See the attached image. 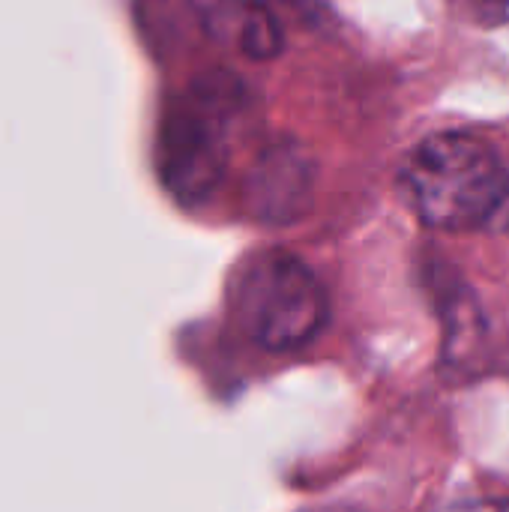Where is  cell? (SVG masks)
<instances>
[{
    "label": "cell",
    "mask_w": 509,
    "mask_h": 512,
    "mask_svg": "<svg viewBox=\"0 0 509 512\" xmlns=\"http://www.w3.org/2000/svg\"><path fill=\"white\" fill-rule=\"evenodd\" d=\"M240 330L264 351H297L321 336L330 297L321 279L291 252L267 249L240 267L231 285Z\"/></svg>",
    "instance_id": "2"
},
{
    "label": "cell",
    "mask_w": 509,
    "mask_h": 512,
    "mask_svg": "<svg viewBox=\"0 0 509 512\" xmlns=\"http://www.w3.org/2000/svg\"><path fill=\"white\" fill-rule=\"evenodd\" d=\"M402 186L411 210L438 231H477L507 204L509 177L498 153L477 135L438 132L408 156Z\"/></svg>",
    "instance_id": "1"
},
{
    "label": "cell",
    "mask_w": 509,
    "mask_h": 512,
    "mask_svg": "<svg viewBox=\"0 0 509 512\" xmlns=\"http://www.w3.org/2000/svg\"><path fill=\"white\" fill-rule=\"evenodd\" d=\"M444 512H509V501H471V504H459V507H450Z\"/></svg>",
    "instance_id": "6"
},
{
    "label": "cell",
    "mask_w": 509,
    "mask_h": 512,
    "mask_svg": "<svg viewBox=\"0 0 509 512\" xmlns=\"http://www.w3.org/2000/svg\"><path fill=\"white\" fill-rule=\"evenodd\" d=\"M159 165L165 186L183 204L210 198L225 171V138L216 111L204 96L180 102L165 126L159 144Z\"/></svg>",
    "instance_id": "3"
},
{
    "label": "cell",
    "mask_w": 509,
    "mask_h": 512,
    "mask_svg": "<svg viewBox=\"0 0 509 512\" xmlns=\"http://www.w3.org/2000/svg\"><path fill=\"white\" fill-rule=\"evenodd\" d=\"M312 186V156L294 141H279L264 147V153L255 159L246 183V201L261 222L288 225L306 213L312 201Z\"/></svg>",
    "instance_id": "4"
},
{
    "label": "cell",
    "mask_w": 509,
    "mask_h": 512,
    "mask_svg": "<svg viewBox=\"0 0 509 512\" xmlns=\"http://www.w3.org/2000/svg\"><path fill=\"white\" fill-rule=\"evenodd\" d=\"M201 30L246 60H273L282 51V27L264 0H186Z\"/></svg>",
    "instance_id": "5"
}]
</instances>
